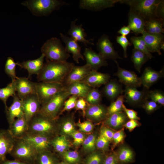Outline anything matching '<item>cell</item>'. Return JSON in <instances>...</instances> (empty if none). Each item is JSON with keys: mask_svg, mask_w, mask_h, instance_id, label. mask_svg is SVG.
I'll list each match as a JSON object with an SVG mask.
<instances>
[{"mask_svg": "<svg viewBox=\"0 0 164 164\" xmlns=\"http://www.w3.org/2000/svg\"><path fill=\"white\" fill-rule=\"evenodd\" d=\"M66 62H46L37 75L39 81L56 82L63 84L65 79L74 65Z\"/></svg>", "mask_w": 164, "mask_h": 164, "instance_id": "obj_1", "label": "cell"}, {"mask_svg": "<svg viewBox=\"0 0 164 164\" xmlns=\"http://www.w3.org/2000/svg\"><path fill=\"white\" fill-rule=\"evenodd\" d=\"M57 120H53L39 113L29 123L27 133L54 137L57 131Z\"/></svg>", "mask_w": 164, "mask_h": 164, "instance_id": "obj_2", "label": "cell"}, {"mask_svg": "<svg viewBox=\"0 0 164 164\" xmlns=\"http://www.w3.org/2000/svg\"><path fill=\"white\" fill-rule=\"evenodd\" d=\"M46 62H66L70 56L60 39L52 37L47 40L41 48Z\"/></svg>", "mask_w": 164, "mask_h": 164, "instance_id": "obj_3", "label": "cell"}, {"mask_svg": "<svg viewBox=\"0 0 164 164\" xmlns=\"http://www.w3.org/2000/svg\"><path fill=\"white\" fill-rule=\"evenodd\" d=\"M160 0H118L129 5L130 10L142 16L145 21L157 17L156 10Z\"/></svg>", "mask_w": 164, "mask_h": 164, "instance_id": "obj_4", "label": "cell"}, {"mask_svg": "<svg viewBox=\"0 0 164 164\" xmlns=\"http://www.w3.org/2000/svg\"><path fill=\"white\" fill-rule=\"evenodd\" d=\"M21 4L33 14L39 16H47L60 6L67 4L64 2L57 0H28Z\"/></svg>", "mask_w": 164, "mask_h": 164, "instance_id": "obj_5", "label": "cell"}, {"mask_svg": "<svg viewBox=\"0 0 164 164\" xmlns=\"http://www.w3.org/2000/svg\"><path fill=\"white\" fill-rule=\"evenodd\" d=\"M38 152L35 148L22 138L15 139L10 154L15 159L29 164H35Z\"/></svg>", "mask_w": 164, "mask_h": 164, "instance_id": "obj_6", "label": "cell"}, {"mask_svg": "<svg viewBox=\"0 0 164 164\" xmlns=\"http://www.w3.org/2000/svg\"><path fill=\"white\" fill-rule=\"evenodd\" d=\"M70 96L65 87L64 90L42 106L39 113L50 119L57 120L61 114L64 102Z\"/></svg>", "mask_w": 164, "mask_h": 164, "instance_id": "obj_7", "label": "cell"}, {"mask_svg": "<svg viewBox=\"0 0 164 164\" xmlns=\"http://www.w3.org/2000/svg\"><path fill=\"white\" fill-rule=\"evenodd\" d=\"M65 86L62 83L40 82L36 83V94L42 106L46 104Z\"/></svg>", "mask_w": 164, "mask_h": 164, "instance_id": "obj_8", "label": "cell"}, {"mask_svg": "<svg viewBox=\"0 0 164 164\" xmlns=\"http://www.w3.org/2000/svg\"><path fill=\"white\" fill-rule=\"evenodd\" d=\"M26 121L29 123L40 110L41 105L36 94H31L21 100Z\"/></svg>", "mask_w": 164, "mask_h": 164, "instance_id": "obj_9", "label": "cell"}, {"mask_svg": "<svg viewBox=\"0 0 164 164\" xmlns=\"http://www.w3.org/2000/svg\"><path fill=\"white\" fill-rule=\"evenodd\" d=\"M53 137L27 133L21 138L30 144L39 153L50 151V149L52 148L51 142Z\"/></svg>", "mask_w": 164, "mask_h": 164, "instance_id": "obj_10", "label": "cell"}, {"mask_svg": "<svg viewBox=\"0 0 164 164\" xmlns=\"http://www.w3.org/2000/svg\"><path fill=\"white\" fill-rule=\"evenodd\" d=\"M96 45L98 53L105 60H115L117 59H122L115 50L112 43L107 35L103 34L98 40Z\"/></svg>", "mask_w": 164, "mask_h": 164, "instance_id": "obj_11", "label": "cell"}, {"mask_svg": "<svg viewBox=\"0 0 164 164\" xmlns=\"http://www.w3.org/2000/svg\"><path fill=\"white\" fill-rule=\"evenodd\" d=\"M118 67V70L114 74L119 78L121 83L127 87H137L141 86L142 83L140 77L133 71L121 67L116 60H114Z\"/></svg>", "mask_w": 164, "mask_h": 164, "instance_id": "obj_12", "label": "cell"}, {"mask_svg": "<svg viewBox=\"0 0 164 164\" xmlns=\"http://www.w3.org/2000/svg\"><path fill=\"white\" fill-rule=\"evenodd\" d=\"M147 90L145 89L139 91L135 87L126 86L123 91L125 101L131 105H142L148 99Z\"/></svg>", "mask_w": 164, "mask_h": 164, "instance_id": "obj_13", "label": "cell"}, {"mask_svg": "<svg viewBox=\"0 0 164 164\" xmlns=\"http://www.w3.org/2000/svg\"><path fill=\"white\" fill-rule=\"evenodd\" d=\"M15 82L17 94L21 100L28 95L36 94V83L30 81L28 78L18 77Z\"/></svg>", "mask_w": 164, "mask_h": 164, "instance_id": "obj_14", "label": "cell"}, {"mask_svg": "<svg viewBox=\"0 0 164 164\" xmlns=\"http://www.w3.org/2000/svg\"><path fill=\"white\" fill-rule=\"evenodd\" d=\"M91 70L90 66L86 64L82 66L74 65L65 79L63 84L66 87L72 83L81 81Z\"/></svg>", "mask_w": 164, "mask_h": 164, "instance_id": "obj_15", "label": "cell"}, {"mask_svg": "<svg viewBox=\"0 0 164 164\" xmlns=\"http://www.w3.org/2000/svg\"><path fill=\"white\" fill-rule=\"evenodd\" d=\"M84 116L91 122L98 123L104 121L108 117L107 108L101 103L94 105L88 104Z\"/></svg>", "mask_w": 164, "mask_h": 164, "instance_id": "obj_16", "label": "cell"}, {"mask_svg": "<svg viewBox=\"0 0 164 164\" xmlns=\"http://www.w3.org/2000/svg\"><path fill=\"white\" fill-rule=\"evenodd\" d=\"M15 140L8 129L0 130V163L6 159V155L11 152Z\"/></svg>", "mask_w": 164, "mask_h": 164, "instance_id": "obj_17", "label": "cell"}, {"mask_svg": "<svg viewBox=\"0 0 164 164\" xmlns=\"http://www.w3.org/2000/svg\"><path fill=\"white\" fill-rule=\"evenodd\" d=\"M142 37L146 43L150 53H157L159 55L162 54L161 46L164 42V36L162 34H153L144 31Z\"/></svg>", "mask_w": 164, "mask_h": 164, "instance_id": "obj_18", "label": "cell"}, {"mask_svg": "<svg viewBox=\"0 0 164 164\" xmlns=\"http://www.w3.org/2000/svg\"><path fill=\"white\" fill-rule=\"evenodd\" d=\"M118 0H81L79 7L83 9L100 11L113 6Z\"/></svg>", "mask_w": 164, "mask_h": 164, "instance_id": "obj_19", "label": "cell"}, {"mask_svg": "<svg viewBox=\"0 0 164 164\" xmlns=\"http://www.w3.org/2000/svg\"><path fill=\"white\" fill-rule=\"evenodd\" d=\"M84 55L86 61V64L90 66L92 70H97L101 67L108 64L106 60L90 48L85 49Z\"/></svg>", "mask_w": 164, "mask_h": 164, "instance_id": "obj_20", "label": "cell"}, {"mask_svg": "<svg viewBox=\"0 0 164 164\" xmlns=\"http://www.w3.org/2000/svg\"><path fill=\"white\" fill-rule=\"evenodd\" d=\"M110 74L108 73L92 70L81 81L92 88H97L103 85H105L110 80Z\"/></svg>", "mask_w": 164, "mask_h": 164, "instance_id": "obj_21", "label": "cell"}, {"mask_svg": "<svg viewBox=\"0 0 164 164\" xmlns=\"http://www.w3.org/2000/svg\"><path fill=\"white\" fill-rule=\"evenodd\" d=\"M13 102L5 111L6 116L9 124L15 119L24 117L21 100L16 94L13 97Z\"/></svg>", "mask_w": 164, "mask_h": 164, "instance_id": "obj_22", "label": "cell"}, {"mask_svg": "<svg viewBox=\"0 0 164 164\" xmlns=\"http://www.w3.org/2000/svg\"><path fill=\"white\" fill-rule=\"evenodd\" d=\"M164 69L159 71H156L150 67L145 68L140 77L142 84L147 89L158 81L164 76Z\"/></svg>", "mask_w": 164, "mask_h": 164, "instance_id": "obj_23", "label": "cell"}, {"mask_svg": "<svg viewBox=\"0 0 164 164\" xmlns=\"http://www.w3.org/2000/svg\"><path fill=\"white\" fill-rule=\"evenodd\" d=\"M60 36L66 45V50L67 53L73 55V60L77 63H79V60L81 59L84 60V57L81 53V47L78 42L74 39L62 33H60Z\"/></svg>", "mask_w": 164, "mask_h": 164, "instance_id": "obj_24", "label": "cell"}, {"mask_svg": "<svg viewBox=\"0 0 164 164\" xmlns=\"http://www.w3.org/2000/svg\"><path fill=\"white\" fill-rule=\"evenodd\" d=\"M29 124L25 117L15 119L8 129L15 139L22 138L28 132Z\"/></svg>", "mask_w": 164, "mask_h": 164, "instance_id": "obj_25", "label": "cell"}, {"mask_svg": "<svg viewBox=\"0 0 164 164\" xmlns=\"http://www.w3.org/2000/svg\"><path fill=\"white\" fill-rule=\"evenodd\" d=\"M45 56L42 54L38 58L33 60H29L22 63L17 62V65L21 68L26 70L29 73L28 77L33 74L37 75L42 70L44 64Z\"/></svg>", "mask_w": 164, "mask_h": 164, "instance_id": "obj_26", "label": "cell"}, {"mask_svg": "<svg viewBox=\"0 0 164 164\" xmlns=\"http://www.w3.org/2000/svg\"><path fill=\"white\" fill-rule=\"evenodd\" d=\"M122 85L116 80H110L104 85L102 90L104 95L111 102L115 100L123 92Z\"/></svg>", "mask_w": 164, "mask_h": 164, "instance_id": "obj_27", "label": "cell"}, {"mask_svg": "<svg viewBox=\"0 0 164 164\" xmlns=\"http://www.w3.org/2000/svg\"><path fill=\"white\" fill-rule=\"evenodd\" d=\"M128 26L131 30L137 35L145 30V19L139 14L130 10L128 14Z\"/></svg>", "mask_w": 164, "mask_h": 164, "instance_id": "obj_28", "label": "cell"}, {"mask_svg": "<svg viewBox=\"0 0 164 164\" xmlns=\"http://www.w3.org/2000/svg\"><path fill=\"white\" fill-rule=\"evenodd\" d=\"M77 20V19H76L72 21L68 34L70 36L71 38L77 42H82L86 46L87 44L94 45V44L93 43L86 39L87 34L82 28V25L76 24V22Z\"/></svg>", "mask_w": 164, "mask_h": 164, "instance_id": "obj_29", "label": "cell"}, {"mask_svg": "<svg viewBox=\"0 0 164 164\" xmlns=\"http://www.w3.org/2000/svg\"><path fill=\"white\" fill-rule=\"evenodd\" d=\"M70 96L74 95L85 98L93 88L86 83L81 81L72 83L65 87Z\"/></svg>", "mask_w": 164, "mask_h": 164, "instance_id": "obj_30", "label": "cell"}, {"mask_svg": "<svg viewBox=\"0 0 164 164\" xmlns=\"http://www.w3.org/2000/svg\"><path fill=\"white\" fill-rule=\"evenodd\" d=\"M128 118L125 113L122 111L109 115L104 120V122L105 124L109 127L118 129L124 125Z\"/></svg>", "mask_w": 164, "mask_h": 164, "instance_id": "obj_31", "label": "cell"}, {"mask_svg": "<svg viewBox=\"0 0 164 164\" xmlns=\"http://www.w3.org/2000/svg\"><path fill=\"white\" fill-rule=\"evenodd\" d=\"M163 26L164 20L155 17L145 21V30L151 34H162L164 32Z\"/></svg>", "mask_w": 164, "mask_h": 164, "instance_id": "obj_32", "label": "cell"}, {"mask_svg": "<svg viewBox=\"0 0 164 164\" xmlns=\"http://www.w3.org/2000/svg\"><path fill=\"white\" fill-rule=\"evenodd\" d=\"M51 145L55 151L61 155L70 146L69 141L63 135H56L52 138Z\"/></svg>", "mask_w": 164, "mask_h": 164, "instance_id": "obj_33", "label": "cell"}, {"mask_svg": "<svg viewBox=\"0 0 164 164\" xmlns=\"http://www.w3.org/2000/svg\"><path fill=\"white\" fill-rule=\"evenodd\" d=\"M58 158L50 151H45L38 153L35 164H58Z\"/></svg>", "mask_w": 164, "mask_h": 164, "instance_id": "obj_34", "label": "cell"}, {"mask_svg": "<svg viewBox=\"0 0 164 164\" xmlns=\"http://www.w3.org/2000/svg\"><path fill=\"white\" fill-rule=\"evenodd\" d=\"M149 59L144 53L135 49L132 50L131 60L135 70L140 73L143 65Z\"/></svg>", "mask_w": 164, "mask_h": 164, "instance_id": "obj_35", "label": "cell"}, {"mask_svg": "<svg viewBox=\"0 0 164 164\" xmlns=\"http://www.w3.org/2000/svg\"><path fill=\"white\" fill-rule=\"evenodd\" d=\"M16 92L15 80L12 81L5 87L0 88V99L5 104V111L8 108L7 105L8 99L10 97H13L16 94Z\"/></svg>", "mask_w": 164, "mask_h": 164, "instance_id": "obj_36", "label": "cell"}, {"mask_svg": "<svg viewBox=\"0 0 164 164\" xmlns=\"http://www.w3.org/2000/svg\"><path fill=\"white\" fill-rule=\"evenodd\" d=\"M119 164H124L132 162L134 155L132 151L129 148L122 146L116 153Z\"/></svg>", "mask_w": 164, "mask_h": 164, "instance_id": "obj_37", "label": "cell"}, {"mask_svg": "<svg viewBox=\"0 0 164 164\" xmlns=\"http://www.w3.org/2000/svg\"><path fill=\"white\" fill-rule=\"evenodd\" d=\"M130 40L131 43L133 45L134 49L139 50L144 53L149 59H151L153 57L149 51L142 36H132L130 38Z\"/></svg>", "mask_w": 164, "mask_h": 164, "instance_id": "obj_38", "label": "cell"}, {"mask_svg": "<svg viewBox=\"0 0 164 164\" xmlns=\"http://www.w3.org/2000/svg\"><path fill=\"white\" fill-rule=\"evenodd\" d=\"M125 101L124 96L122 94L112 101L107 108L108 116L114 113L123 111V105Z\"/></svg>", "mask_w": 164, "mask_h": 164, "instance_id": "obj_39", "label": "cell"}, {"mask_svg": "<svg viewBox=\"0 0 164 164\" xmlns=\"http://www.w3.org/2000/svg\"><path fill=\"white\" fill-rule=\"evenodd\" d=\"M63 161L68 164H80L81 158L75 151H66L61 155Z\"/></svg>", "mask_w": 164, "mask_h": 164, "instance_id": "obj_40", "label": "cell"}, {"mask_svg": "<svg viewBox=\"0 0 164 164\" xmlns=\"http://www.w3.org/2000/svg\"><path fill=\"white\" fill-rule=\"evenodd\" d=\"M90 104L94 105L100 103L102 99V94L97 88H93L84 98Z\"/></svg>", "mask_w": 164, "mask_h": 164, "instance_id": "obj_41", "label": "cell"}, {"mask_svg": "<svg viewBox=\"0 0 164 164\" xmlns=\"http://www.w3.org/2000/svg\"><path fill=\"white\" fill-rule=\"evenodd\" d=\"M17 63H15L14 59L11 57L7 58L5 66V71L6 73L12 79V81H13L17 79V77L15 73Z\"/></svg>", "mask_w": 164, "mask_h": 164, "instance_id": "obj_42", "label": "cell"}, {"mask_svg": "<svg viewBox=\"0 0 164 164\" xmlns=\"http://www.w3.org/2000/svg\"><path fill=\"white\" fill-rule=\"evenodd\" d=\"M96 137L95 135L91 134L85 138L82 143L83 148L87 152H94L96 148Z\"/></svg>", "mask_w": 164, "mask_h": 164, "instance_id": "obj_43", "label": "cell"}, {"mask_svg": "<svg viewBox=\"0 0 164 164\" xmlns=\"http://www.w3.org/2000/svg\"><path fill=\"white\" fill-rule=\"evenodd\" d=\"M73 115L69 116L63 120L61 125L62 132L66 134L71 135L75 131L73 120Z\"/></svg>", "mask_w": 164, "mask_h": 164, "instance_id": "obj_44", "label": "cell"}, {"mask_svg": "<svg viewBox=\"0 0 164 164\" xmlns=\"http://www.w3.org/2000/svg\"><path fill=\"white\" fill-rule=\"evenodd\" d=\"M147 97L148 99H149L157 104L164 105V94L160 90L148 91Z\"/></svg>", "mask_w": 164, "mask_h": 164, "instance_id": "obj_45", "label": "cell"}, {"mask_svg": "<svg viewBox=\"0 0 164 164\" xmlns=\"http://www.w3.org/2000/svg\"><path fill=\"white\" fill-rule=\"evenodd\" d=\"M105 157L100 153L94 152L86 158L84 162V164H102Z\"/></svg>", "mask_w": 164, "mask_h": 164, "instance_id": "obj_46", "label": "cell"}, {"mask_svg": "<svg viewBox=\"0 0 164 164\" xmlns=\"http://www.w3.org/2000/svg\"><path fill=\"white\" fill-rule=\"evenodd\" d=\"M78 97L76 96H70L64 102L61 114L65 111H69L75 108Z\"/></svg>", "mask_w": 164, "mask_h": 164, "instance_id": "obj_47", "label": "cell"}, {"mask_svg": "<svg viewBox=\"0 0 164 164\" xmlns=\"http://www.w3.org/2000/svg\"><path fill=\"white\" fill-rule=\"evenodd\" d=\"M116 40L117 43L119 44L123 49L124 57L125 58H127V47L131 46L132 45V44L129 41L126 36L121 35L117 36Z\"/></svg>", "mask_w": 164, "mask_h": 164, "instance_id": "obj_48", "label": "cell"}, {"mask_svg": "<svg viewBox=\"0 0 164 164\" xmlns=\"http://www.w3.org/2000/svg\"><path fill=\"white\" fill-rule=\"evenodd\" d=\"M77 125L79 128L80 131L82 133L90 132L94 128L93 124L89 120L81 122L79 120Z\"/></svg>", "mask_w": 164, "mask_h": 164, "instance_id": "obj_49", "label": "cell"}, {"mask_svg": "<svg viewBox=\"0 0 164 164\" xmlns=\"http://www.w3.org/2000/svg\"><path fill=\"white\" fill-rule=\"evenodd\" d=\"M71 135L73 139V144L76 146L82 144L85 138L84 134L80 131H75Z\"/></svg>", "mask_w": 164, "mask_h": 164, "instance_id": "obj_50", "label": "cell"}, {"mask_svg": "<svg viewBox=\"0 0 164 164\" xmlns=\"http://www.w3.org/2000/svg\"><path fill=\"white\" fill-rule=\"evenodd\" d=\"M148 113H151L157 109L159 105L156 102L152 101L146 99L141 105Z\"/></svg>", "mask_w": 164, "mask_h": 164, "instance_id": "obj_51", "label": "cell"}, {"mask_svg": "<svg viewBox=\"0 0 164 164\" xmlns=\"http://www.w3.org/2000/svg\"><path fill=\"white\" fill-rule=\"evenodd\" d=\"M109 142L107 139L100 135L96 139V145L98 149L104 150L108 148Z\"/></svg>", "mask_w": 164, "mask_h": 164, "instance_id": "obj_52", "label": "cell"}, {"mask_svg": "<svg viewBox=\"0 0 164 164\" xmlns=\"http://www.w3.org/2000/svg\"><path fill=\"white\" fill-rule=\"evenodd\" d=\"M125 136V133L123 128L114 132L112 140L113 141L114 145L115 146L122 142L124 139Z\"/></svg>", "mask_w": 164, "mask_h": 164, "instance_id": "obj_53", "label": "cell"}, {"mask_svg": "<svg viewBox=\"0 0 164 164\" xmlns=\"http://www.w3.org/2000/svg\"><path fill=\"white\" fill-rule=\"evenodd\" d=\"M123 111L130 120L138 121L140 119V118L138 116L137 113L135 111L127 108L124 104L123 105Z\"/></svg>", "mask_w": 164, "mask_h": 164, "instance_id": "obj_54", "label": "cell"}, {"mask_svg": "<svg viewBox=\"0 0 164 164\" xmlns=\"http://www.w3.org/2000/svg\"><path fill=\"white\" fill-rule=\"evenodd\" d=\"M88 103L84 98L79 97L78 98L76 104L75 108L77 110H81L84 116L85 110Z\"/></svg>", "mask_w": 164, "mask_h": 164, "instance_id": "obj_55", "label": "cell"}, {"mask_svg": "<svg viewBox=\"0 0 164 164\" xmlns=\"http://www.w3.org/2000/svg\"><path fill=\"white\" fill-rule=\"evenodd\" d=\"M114 132L111 129L104 126L101 129L100 135L104 136L110 141L112 140Z\"/></svg>", "mask_w": 164, "mask_h": 164, "instance_id": "obj_56", "label": "cell"}, {"mask_svg": "<svg viewBox=\"0 0 164 164\" xmlns=\"http://www.w3.org/2000/svg\"><path fill=\"white\" fill-rule=\"evenodd\" d=\"M102 164H119L116 153L113 152L105 157Z\"/></svg>", "mask_w": 164, "mask_h": 164, "instance_id": "obj_57", "label": "cell"}, {"mask_svg": "<svg viewBox=\"0 0 164 164\" xmlns=\"http://www.w3.org/2000/svg\"><path fill=\"white\" fill-rule=\"evenodd\" d=\"M140 123L137 121L135 120H130L127 121L124 125V127L128 130L131 132L135 128L138 127L140 125Z\"/></svg>", "mask_w": 164, "mask_h": 164, "instance_id": "obj_58", "label": "cell"}, {"mask_svg": "<svg viewBox=\"0 0 164 164\" xmlns=\"http://www.w3.org/2000/svg\"><path fill=\"white\" fill-rule=\"evenodd\" d=\"M164 2L161 0L156 10V15L157 17L164 19Z\"/></svg>", "mask_w": 164, "mask_h": 164, "instance_id": "obj_59", "label": "cell"}, {"mask_svg": "<svg viewBox=\"0 0 164 164\" xmlns=\"http://www.w3.org/2000/svg\"><path fill=\"white\" fill-rule=\"evenodd\" d=\"M131 31V29L128 26H124L118 31V33L121 36H126L130 33Z\"/></svg>", "mask_w": 164, "mask_h": 164, "instance_id": "obj_60", "label": "cell"}, {"mask_svg": "<svg viewBox=\"0 0 164 164\" xmlns=\"http://www.w3.org/2000/svg\"><path fill=\"white\" fill-rule=\"evenodd\" d=\"M0 164H29V163L16 159L8 160L6 159L0 163Z\"/></svg>", "mask_w": 164, "mask_h": 164, "instance_id": "obj_61", "label": "cell"}, {"mask_svg": "<svg viewBox=\"0 0 164 164\" xmlns=\"http://www.w3.org/2000/svg\"><path fill=\"white\" fill-rule=\"evenodd\" d=\"M58 164H68L65 161H63L61 162H59Z\"/></svg>", "mask_w": 164, "mask_h": 164, "instance_id": "obj_62", "label": "cell"}]
</instances>
